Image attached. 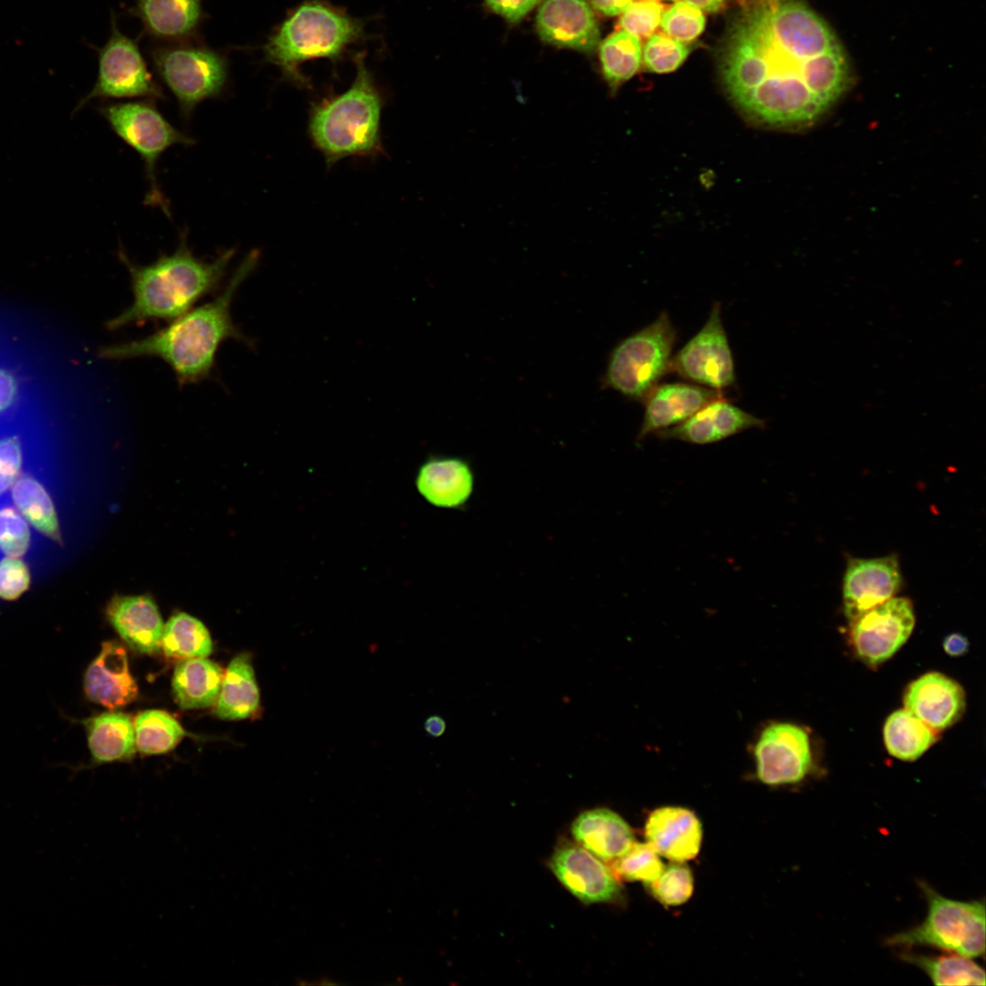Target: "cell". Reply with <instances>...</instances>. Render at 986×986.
Wrapping results in <instances>:
<instances>
[{
    "label": "cell",
    "instance_id": "6da1fadb",
    "mask_svg": "<svg viewBox=\"0 0 986 986\" xmlns=\"http://www.w3.org/2000/svg\"><path fill=\"white\" fill-rule=\"evenodd\" d=\"M719 68L742 116L778 130L813 124L850 81L834 34L798 0H761L745 8L728 31Z\"/></svg>",
    "mask_w": 986,
    "mask_h": 986
},
{
    "label": "cell",
    "instance_id": "7a4b0ae2",
    "mask_svg": "<svg viewBox=\"0 0 986 986\" xmlns=\"http://www.w3.org/2000/svg\"><path fill=\"white\" fill-rule=\"evenodd\" d=\"M252 250L236 268L222 292L212 301L191 309L169 325L145 338L103 347L100 356L110 360L159 358L173 371L180 385L207 377L220 345L232 339L249 343L231 315L234 297L258 264Z\"/></svg>",
    "mask_w": 986,
    "mask_h": 986
},
{
    "label": "cell",
    "instance_id": "3957f363",
    "mask_svg": "<svg viewBox=\"0 0 986 986\" xmlns=\"http://www.w3.org/2000/svg\"><path fill=\"white\" fill-rule=\"evenodd\" d=\"M118 255L130 274L133 300L108 322L110 330L152 320H171L184 314L218 288L236 248L220 249L209 259L197 257L187 244L185 228L172 254H162L148 265L132 262L122 247Z\"/></svg>",
    "mask_w": 986,
    "mask_h": 986
},
{
    "label": "cell",
    "instance_id": "277c9868",
    "mask_svg": "<svg viewBox=\"0 0 986 986\" xmlns=\"http://www.w3.org/2000/svg\"><path fill=\"white\" fill-rule=\"evenodd\" d=\"M366 37L364 22L324 0H305L272 30L263 49L264 60L283 78L304 88L309 80L301 66L314 59L337 63Z\"/></svg>",
    "mask_w": 986,
    "mask_h": 986
},
{
    "label": "cell",
    "instance_id": "5b68a950",
    "mask_svg": "<svg viewBox=\"0 0 986 986\" xmlns=\"http://www.w3.org/2000/svg\"><path fill=\"white\" fill-rule=\"evenodd\" d=\"M355 65L356 75L348 89L313 102L309 110V136L328 167L347 157L374 158L383 152V100L363 54L356 56Z\"/></svg>",
    "mask_w": 986,
    "mask_h": 986
},
{
    "label": "cell",
    "instance_id": "8992f818",
    "mask_svg": "<svg viewBox=\"0 0 986 986\" xmlns=\"http://www.w3.org/2000/svg\"><path fill=\"white\" fill-rule=\"evenodd\" d=\"M154 69L175 97L182 118L188 121L196 107L222 96L229 80L224 52L196 39L155 45L149 50Z\"/></svg>",
    "mask_w": 986,
    "mask_h": 986
},
{
    "label": "cell",
    "instance_id": "52a82bcc",
    "mask_svg": "<svg viewBox=\"0 0 986 986\" xmlns=\"http://www.w3.org/2000/svg\"><path fill=\"white\" fill-rule=\"evenodd\" d=\"M676 340V329L664 311L614 348L603 378L605 385L629 399L644 401L669 372Z\"/></svg>",
    "mask_w": 986,
    "mask_h": 986
},
{
    "label": "cell",
    "instance_id": "ba28073f",
    "mask_svg": "<svg viewBox=\"0 0 986 986\" xmlns=\"http://www.w3.org/2000/svg\"><path fill=\"white\" fill-rule=\"evenodd\" d=\"M920 887L928 902L922 923L886 939L896 947L929 946L970 959L985 952V904L941 896L926 883Z\"/></svg>",
    "mask_w": 986,
    "mask_h": 986
},
{
    "label": "cell",
    "instance_id": "9c48e42d",
    "mask_svg": "<svg viewBox=\"0 0 986 986\" xmlns=\"http://www.w3.org/2000/svg\"><path fill=\"white\" fill-rule=\"evenodd\" d=\"M153 102L143 100L108 103L98 110L112 131L131 147L144 163L148 183L144 204L159 207L171 218L169 202L157 180V163L172 146H191L195 141L168 121Z\"/></svg>",
    "mask_w": 986,
    "mask_h": 986
},
{
    "label": "cell",
    "instance_id": "30bf717a",
    "mask_svg": "<svg viewBox=\"0 0 986 986\" xmlns=\"http://www.w3.org/2000/svg\"><path fill=\"white\" fill-rule=\"evenodd\" d=\"M99 70L92 89L78 102L73 113L93 100L143 98L165 100L154 80L136 40L121 32L114 13L110 33L102 47H96Z\"/></svg>",
    "mask_w": 986,
    "mask_h": 986
},
{
    "label": "cell",
    "instance_id": "8fae6325",
    "mask_svg": "<svg viewBox=\"0 0 986 986\" xmlns=\"http://www.w3.org/2000/svg\"><path fill=\"white\" fill-rule=\"evenodd\" d=\"M669 372L698 385L721 391L736 381L733 356L715 302L703 327L674 356Z\"/></svg>",
    "mask_w": 986,
    "mask_h": 986
},
{
    "label": "cell",
    "instance_id": "7c38bea8",
    "mask_svg": "<svg viewBox=\"0 0 986 986\" xmlns=\"http://www.w3.org/2000/svg\"><path fill=\"white\" fill-rule=\"evenodd\" d=\"M756 777L769 786L793 784L812 768L807 732L788 722L768 724L753 746Z\"/></svg>",
    "mask_w": 986,
    "mask_h": 986
},
{
    "label": "cell",
    "instance_id": "4fadbf2b",
    "mask_svg": "<svg viewBox=\"0 0 986 986\" xmlns=\"http://www.w3.org/2000/svg\"><path fill=\"white\" fill-rule=\"evenodd\" d=\"M914 624L911 602L891 598L851 621L850 638L857 656L868 666H877L906 643Z\"/></svg>",
    "mask_w": 986,
    "mask_h": 986
},
{
    "label": "cell",
    "instance_id": "5bb4252c",
    "mask_svg": "<svg viewBox=\"0 0 986 986\" xmlns=\"http://www.w3.org/2000/svg\"><path fill=\"white\" fill-rule=\"evenodd\" d=\"M549 866L564 888L584 904L614 902L621 897V886L611 869L576 842L561 841Z\"/></svg>",
    "mask_w": 986,
    "mask_h": 986
},
{
    "label": "cell",
    "instance_id": "9a60e30c",
    "mask_svg": "<svg viewBox=\"0 0 986 986\" xmlns=\"http://www.w3.org/2000/svg\"><path fill=\"white\" fill-rule=\"evenodd\" d=\"M902 577L897 556L852 558L843 582L844 613L851 622L866 611L893 598Z\"/></svg>",
    "mask_w": 986,
    "mask_h": 986
},
{
    "label": "cell",
    "instance_id": "2e32d148",
    "mask_svg": "<svg viewBox=\"0 0 986 986\" xmlns=\"http://www.w3.org/2000/svg\"><path fill=\"white\" fill-rule=\"evenodd\" d=\"M540 38L560 47L593 52L599 27L588 0H545L536 16Z\"/></svg>",
    "mask_w": 986,
    "mask_h": 986
},
{
    "label": "cell",
    "instance_id": "e0dca14e",
    "mask_svg": "<svg viewBox=\"0 0 986 986\" xmlns=\"http://www.w3.org/2000/svg\"><path fill=\"white\" fill-rule=\"evenodd\" d=\"M765 422L742 410L724 396L707 404L682 423L656 433L663 439L695 445L717 443L751 428H762Z\"/></svg>",
    "mask_w": 986,
    "mask_h": 986
},
{
    "label": "cell",
    "instance_id": "ac0fdd59",
    "mask_svg": "<svg viewBox=\"0 0 986 986\" xmlns=\"http://www.w3.org/2000/svg\"><path fill=\"white\" fill-rule=\"evenodd\" d=\"M475 472L468 460L456 456H431L419 467L415 477L418 493L430 505L459 509L472 498Z\"/></svg>",
    "mask_w": 986,
    "mask_h": 986
},
{
    "label": "cell",
    "instance_id": "d6986e66",
    "mask_svg": "<svg viewBox=\"0 0 986 986\" xmlns=\"http://www.w3.org/2000/svg\"><path fill=\"white\" fill-rule=\"evenodd\" d=\"M722 396L721 391L698 384L658 383L643 401L645 413L637 440L682 423L707 404Z\"/></svg>",
    "mask_w": 986,
    "mask_h": 986
},
{
    "label": "cell",
    "instance_id": "ffe728a7",
    "mask_svg": "<svg viewBox=\"0 0 986 986\" xmlns=\"http://www.w3.org/2000/svg\"><path fill=\"white\" fill-rule=\"evenodd\" d=\"M905 708L935 731L956 723L965 709V694L956 681L938 672L913 681L904 696Z\"/></svg>",
    "mask_w": 986,
    "mask_h": 986
},
{
    "label": "cell",
    "instance_id": "44dd1931",
    "mask_svg": "<svg viewBox=\"0 0 986 986\" xmlns=\"http://www.w3.org/2000/svg\"><path fill=\"white\" fill-rule=\"evenodd\" d=\"M645 837L659 855L673 862H686L698 855L703 828L693 811L681 806H662L648 815Z\"/></svg>",
    "mask_w": 986,
    "mask_h": 986
},
{
    "label": "cell",
    "instance_id": "7402d4cb",
    "mask_svg": "<svg viewBox=\"0 0 986 986\" xmlns=\"http://www.w3.org/2000/svg\"><path fill=\"white\" fill-rule=\"evenodd\" d=\"M83 687L90 701L110 709L124 707L137 698L138 687L121 644L102 643L100 654L85 672Z\"/></svg>",
    "mask_w": 986,
    "mask_h": 986
},
{
    "label": "cell",
    "instance_id": "603a6c76",
    "mask_svg": "<svg viewBox=\"0 0 986 986\" xmlns=\"http://www.w3.org/2000/svg\"><path fill=\"white\" fill-rule=\"evenodd\" d=\"M129 13L148 36L165 42L194 39L205 16L203 0H134Z\"/></svg>",
    "mask_w": 986,
    "mask_h": 986
},
{
    "label": "cell",
    "instance_id": "cb8c5ba5",
    "mask_svg": "<svg viewBox=\"0 0 986 986\" xmlns=\"http://www.w3.org/2000/svg\"><path fill=\"white\" fill-rule=\"evenodd\" d=\"M110 624L133 650L154 654L162 646L163 621L155 603L146 595L115 596L107 606Z\"/></svg>",
    "mask_w": 986,
    "mask_h": 986
},
{
    "label": "cell",
    "instance_id": "d4e9b609",
    "mask_svg": "<svg viewBox=\"0 0 986 986\" xmlns=\"http://www.w3.org/2000/svg\"><path fill=\"white\" fill-rule=\"evenodd\" d=\"M571 832L577 844L603 861L616 859L635 841L624 818L605 807L581 813L572 822Z\"/></svg>",
    "mask_w": 986,
    "mask_h": 986
},
{
    "label": "cell",
    "instance_id": "484cf974",
    "mask_svg": "<svg viewBox=\"0 0 986 986\" xmlns=\"http://www.w3.org/2000/svg\"><path fill=\"white\" fill-rule=\"evenodd\" d=\"M215 714L227 720L254 716L260 708V691L249 653H240L224 674Z\"/></svg>",
    "mask_w": 986,
    "mask_h": 986
},
{
    "label": "cell",
    "instance_id": "4316f807",
    "mask_svg": "<svg viewBox=\"0 0 986 986\" xmlns=\"http://www.w3.org/2000/svg\"><path fill=\"white\" fill-rule=\"evenodd\" d=\"M96 763L131 759L136 751L133 722L121 712H105L82 721Z\"/></svg>",
    "mask_w": 986,
    "mask_h": 986
},
{
    "label": "cell",
    "instance_id": "83f0119b",
    "mask_svg": "<svg viewBox=\"0 0 986 986\" xmlns=\"http://www.w3.org/2000/svg\"><path fill=\"white\" fill-rule=\"evenodd\" d=\"M224 671L205 657L182 660L172 680L176 703L184 709L214 705L219 695Z\"/></svg>",
    "mask_w": 986,
    "mask_h": 986
},
{
    "label": "cell",
    "instance_id": "f1b7e54d",
    "mask_svg": "<svg viewBox=\"0 0 986 986\" xmlns=\"http://www.w3.org/2000/svg\"><path fill=\"white\" fill-rule=\"evenodd\" d=\"M938 735L906 709L893 712L886 720L884 741L887 751L902 760H915L932 744Z\"/></svg>",
    "mask_w": 986,
    "mask_h": 986
},
{
    "label": "cell",
    "instance_id": "f546056e",
    "mask_svg": "<svg viewBox=\"0 0 986 986\" xmlns=\"http://www.w3.org/2000/svg\"><path fill=\"white\" fill-rule=\"evenodd\" d=\"M162 647L168 658L182 661L208 656L212 652V640L201 621L180 613L173 615L163 626Z\"/></svg>",
    "mask_w": 986,
    "mask_h": 986
},
{
    "label": "cell",
    "instance_id": "4dcf8cb0",
    "mask_svg": "<svg viewBox=\"0 0 986 986\" xmlns=\"http://www.w3.org/2000/svg\"><path fill=\"white\" fill-rule=\"evenodd\" d=\"M900 958L922 970L935 985H985L984 970L965 956L904 952Z\"/></svg>",
    "mask_w": 986,
    "mask_h": 986
},
{
    "label": "cell",
    "instance_id": "1f68e13d",
    "mask_svg": "<svg viewBox=\"0 0 986 986\" xmlns=\"http://www.w3.org/2000/svg\"><path fill=\"white\" fill-rule=\"evenodd\" d=\"M12 498L21 514L40 533L61 542L58 516L44 487L34 477H19L12 489Z\"/></svg>",
    "mask_w": 986,
    "mask_h": 986
},
{
    "label": "cell",
    "instance_id": "d6a6232c",
    "mask_svg": "<svg viewBox=\"0 0 986 986\" xmlns=\"http://www.w3.org/2000/svg\"><path fill=\"white\" fill-rule=\"evenodd\" d=\"M599 51L603 77L612 89L631 79L641 66L640 39L625 30L608 37Z\"/></svg>",
    "mask_w": 986,
    "mask_h": 986
},
{
    "label": "cell",
    "instance_id": "836d02e7",
    "mask_svg": "<svg viewBox=\"0 0 986 986\" xmlns=\"http://www.w3.org/2000/svg\"><path fill=\"white\" fill-rule=\"evenodd\" d=\"M135 744L144 754H162L173 750L187 735L180 723L163 710L139 713L133 721Z\"/></svg>",
    "mask_w": 986,
    "mask_h": 986
},
{
    "label": "cell",
    "instance_id": "e575fe53",
    "mask_svg": "<svg viewBox=\"0 0 986 986\" xmlns=\"http://www.w3.org/2000/svg\"><path fill=\"white\" fill-rule=\"evenodd\" d=\"M663 868L659 855L650 844L635 841L622 855L612 861L610 867L617 879L644 884L656 879Z\"/></svg>",
    "mask_w": 986,
    "mask_h": 986
},
{
    "label": "cell",
    "instance_id": "d590c367",
    "mask_svg": "<svg viewBox=\"0 0 986 986\" xmlns=\"http://www.w3.org/2000/svg\"><path fill=\"white\" fill-rule=\"evenodd\" d=\"M650 895L660 904L677 907L686 903L694 891L692 871L684 862H674L664 865L659 876L645 883Z\"/></svg>",
    "mask_w": 986,
    "mask_h": 986
},
{
    "label": "cell",
    "instance_id": "8d00e7d4",
    "mask_svg": "<svg viewBox=\"0 0 986 986\" xmlns=\"http://www.w3.org/2000/svg\"><path fill=\"white\" fill-rule=\"evenodd\" d=\"M687 55L688 48L683 42L666 34H654L645 46L644 62L651 72L668 73L676 70Z\"/></svg>",
    "mask_w": 986,
    "mask_h": 986
},
{
    "label": "cell",
    "instance_id": "74e56055",
    "mask_svg": "<svg viewBox=\"0 0 986 986\" xmlns=\"http://www.w3.org/2000/svg\"><path fill=\"white\" fill-rule=\"evenodd\" d=\"M705 23L702 11L686 1H677L663 13L660 21L666 35L680 42L697 38L703 31Z\"/></svg>",
    "mask_w": 986,
    "mask_h": 986
},
{
    "label": "cell",
    "instance_id": "f35d334b",
    "mask_svg": "<svg viewBox=\"0 0 986 986\" xmlns=\"http://www.w3.org/2000/svg\"><path fill=\"white\" fill-rule=\"evenodd\" d=\"M30 542V532L25 519L10 507L0 509V550L10 557L26 553Z\"/></svg>",
    "mask_w": 986,
    "mask_h": 986
},
{
    "label": "cell",
    "instance_id": "ab89813d",
    "mask_svg": "<svg viewBox=\"0 0 986 986\" xmlns=\"http://www.w3.org/2000/svg\"><path fill=\"white\" fill-rule=\"evenodd\" d=\"M663 5L654 0L631 3L623 12L620 26L637 37H649L660 24Z\"/></svg>",
    "mask_w": 986,
    "mask_h": 986
},
{
    "label": "cell",
    "instance_id": "60d3db41",
    "mask_svg": "<svg viewBox=\"0 0 986 986\" xmlns=\"http://www.w3.org/2000/svg\"><path fill=\"white\" fill-rule=\"evenodd\" d=\"M30 584V573L26 565L16 557H6L0 561V598L7 601L17 599Z\"/></svg>",
    "mask_w": 986,
    "mask_h": 986
},
{
    "label": "cell",
    "instance_id": "b9f144b4",
    "mask_svg": "<svg viewBox=\"0 0 986 986\" xmlns=\"http://www.w3.org/2000/svg\"><path fill=\"white\" fill-rule=\"evenodd\" d=\"M22 465V448L17 436L0 438V495L17 477Z\"/></svg>",
    "mask_w": 986,
    "mask_h": 986
},
{
    "label": "cell",
    "instance_id": "7bdbcfd3",
    "mask_svg": "<svg viewBox=\"0 0 986 986\" xmlns=\"http://www.w3.org/2000/svg\"><path fill=\"white\" fill-rule=\"evenodd\" d=\"M541 0H486L489 9L510 23L519 22Z\"/></svg>",
    "mask_w": 986,
    "mask_h": 986
},
{
    "label": "cell",
    "instance_id": "ee69618b",
    "mask_svg": "<svg viewBox=\"0 0 986 986\" xmlns=\"http://www.w3.org/2000/svg\"><path fill=\"white\" fill-rule=\"evenodd\" d=\"M18 396V385L15 376L0 368V416L15 405Z\"/></svg>",
    "mask_w": 986,
    "mask_h": 986
},
{
    "label": "cell",
    "instance_id": "f6af8a7d",
    "mask_svg": "<svg viewBox=\"0 0 986 986\" xmlns=\"http://www.w3.org/2000/svg\"><path fill=\"white\" fill-rule=\"evenodd\" d=\"M969 645L970 644L967 637L959 633L950 634L943 640V648L945 652L953 657L966 654L969 650Z\"/></svg>",
    "mask_w": 986,
    "mask_h": 986
},
{
    "label": "cell",
    "instance_id": "bcb514c9",
    "mask_svg": "<svg viewBox=\"0 0 986 986\" xmlns=\"http://www.w3.org/2000/svg\"><path fill=\"white\" fill-rule=\"evenodd\" d=\"M593 6L605 16H616L623 13L632 0H590Z\"/></svg>",
    "mask_w": 986,
    "mask_h": 986
},
{
    "label": "cell",
    "instance_id": "7dc6e473",
    "mask_svg": "<svg viewBox=\"0 0 986 986\" xmlns=\"http://www.w3.org/2000/svg\"><path fill=\"white\" fill-rule=\"evenodd\" d=\"M424 729L431 738H439L445 733L446 723L442 717L432 715L425 720Z\"/></svg>",
    "mask_w": 986,
    "mask_h": 986
},
{
    "label": "cell",
    "instance_id": "c3c4849f",
    "mask_svg": "<svg viewBox=\"0 0 986 986\" xmlns=\"http://www.w3.org/2000/svg\"><path fill=\"white\" fill-rule=\"evenodd\" d=\"M686 2L707 12H715L720 8L724 0H685Z\"/></svg>",
    "mask_w": 986,
    "mask_h": 986
}]
</instances>
